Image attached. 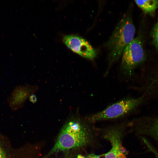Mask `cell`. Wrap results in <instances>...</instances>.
Masks as SVG:
<instances>
[{
    "label": "cell",
    "mask_w": 158,
    "mask_h": 158,
    "mask_svg": "<svg viewBox=\"0 0 158 158\" xmlns=\"http://www.w3.org/2000/svg\"><path fill=\"white\" fill-rule=\"evenodd\" d=\"M97 128L80 121L68 122L64 126L48 155L55 152L87 146H101Z\"/></svg>",
    "instance_id": "obj_1"
},
{
    "label": "cell",
    "mask_w": 158,
    "mask_h": 158,
    "mask_svg": "<svg viewBox=\"0 0 158 158\" xmlns=\"http://www.w3.org/2000/svg\"><path fill=\"white\" fill-rule=\"evenodd\" d=\"M135 28L131 17L125 15L117 24L106 44L109 51L110 67L121 56L126 47L133 40Z\"/></svg>",
    "instance_id": "obj_2"
},
{
    "label": "cell",
    "mask_w": 158,
    "mask_h": 158,
    "mask_svg": "<svg viewBox=\"0 0 158 158\" xmlns=\"http://www.w3.org/2000/svg\"><path fill=\"white\" fill-rule=\"evenodd\" d=\"M130 121H124L103 128H97L99 136L107 140L111 148L107 152L100 155L101 158H127L128 152L124 147V137L129 132Z\"/></svg>",
    "instance_id": "obj_3"
},
{
    "label": "cell",
    "mask_w": 158,
    "mask_h": 158,
    "mask_svg": "<svg viewBox=\"0 0 158 158\" xmlns=\"http://www.w3.org/2000/svg\"><path fill=\"white\" fill-rule=\"evenodd\" d=\"M143 99V97L122 99L102 111L90 115L86 119L89 122L93 124L97 122L123 117L134 110L141 103Z\"/></svg>",
    "instance_id": "obj_4"
},
{
    "label": "cell",
    "mask_w": 158,
    "mask_h": 158,
    "mask_svg": "<svg viewBox=\"0 0 158 158\" xmlns=\"http://www.w3.org/2000/svg\"><path fill=\"white\" fill-rule=\"evenodd\" d=\"M121 68L124 74L130 75L145 58L141 37L138 36L126 47L122 54Z\"/></svg>",
    "instance_id": "obj_5"
},
{
    "label": "cell",
    "mask_w": 158,
    "mask_h": 158,
    "mask_svg": "<svg viewBox=\"0 0 158 158\" xmlns=\"http://www.w3.org/2000/svg\"><path fill=\"white\" fill-rule=\"evenodd\" d=\"M63 40L68 48L84 58L92 60L96 56L95 49L88 42L80 36L66 35L63 37Z\"/></svg>",
    "instance_id": "obj_6"
},
{
    "label": "cell",
    "mask_w": 158,
    "mask_h": 158,
    "mask_svg": "<svg viewBox=\"0 0 158 158\" xmlns=\"http://www.w3.org/2000/svg\"><path fill=\"white\" fill-rule=\"evenodd\" d=\"M129 131L138 136L150 137L158 143V117L147 121L140 119L133 120Z\"/></svg>",
    "instance_id": "obj_7"
},
{
    "label": "cell",
    "mask_w": 158,
    "mask_h": 158,
    "mask_svg": "<svg viewBox=\"0 0 158 158\" xmlns=\"http://www.w3.org/2000/svg\"><path fill=\"white\" fill-rule=\"evenodd\" d=\"M35 87L28 85H18L14 87L7 99V102L13 111L22 108L29 96L35 90Z\"/></svg>",
    "instance_id": "obj_8"
},
{
    "label": "cell",
    "mask_w": 158,
    "mask_h": 158,
    "mask_svg": "<svg viewBox=\"0 0 158 158\" xmlns=\"http://www.w3.org/2000/svg\"><path fill=\"white\" fill-rule=\"evenodd\" d=\"M135 1L146 13L152 14L158 8V0H135Z\"/></svg>",
    "instance_id": "obj_9"
},
{
    "label": "cell",
    "mask_w": 158,
    "mask_h": 158,
    "mask_svg": "<svg viewBox=\"0 0 158 158\" xmlns=\"http://www.w3.org/2000/svg\"><path fill=\"white\" fill-rule=\"evenodd\" d=\"M152 33L153 43L156 49L158 50V18L153 28Z\"/></svg>",
    "instance_id": "obj_10"
},
{
    "label": "cell",
    "mask_w": 158,
    "mask_h": 158,
    "mask_svg": "<svg viewBox=\"0 0 158 158\" xmlns=\"http://www.w3.org/2000/svg\"><path fill=\"white\" fill-rule=\"evenodd\" d=\"M0 158H8L6 152L0 142Z\"/></svg>",
    "instance_id": "obj_11"
},
{
    "label": "cell",
    "mask_w": 158,
    "mask_h": 158,
    "mask_svg": "<svg viewBox=\"0 0 158 158\" xmlns=\"http://www.w3.org/2000/svg\"><path fill=\"white\" fill-rule=\"evenodd\" d=\"M85 156V158H101L99 155H97L94 153L90 154Z\"/></svg>",
    "instance_id": "obj_12"
},
{
    "label": "cell",
    "mask_w": 158,
    "mask_h": 158,
    "mask_svg": "<svg viewBox=\"0 0 158 158\" xmlns=\"http://www.w3.org/2000/svg\"><path fill=\"white\" fill-rule=\"evenodd\" d=\"M30 101L33 103H35L37 101V98L36 96L33 94L31 95L29 97Z\"/></svg>",
    "instance_id": "obj_13"
},
{
    "label": "cell",
    "mask_w": 158,
    "mask_h": 158,
    "mask_svg": "<svg viewBox=\"0 0 158 158\" xmlns=\"http://www.w3.org/2000/svg\"><path fill=\"white\" fill-rule=\"evenodd\" d=\"M148 147L149 150L152 152L155 155V157L157 158H158V153L153 148L152 146L150 145L148 146Z\"/></svg>",
    "instance_id": "obj_14"
},
{
    "label": "cell",
    "mask_w": 158,
    "mask_h": 158,
    "mask_svg": "<svg viewBox=\"0 0 158 158\" xmlns=\"http://www.w3.org/2000/svg\"><path fill=\"white\" fill-rule=\"evenodd\" d=\"M77 158H85V156H83L81 154H78L77 156Z\"/></svg>",
    "instance_id": "obj_15"
},
{
    "label": "cell",
    "mask_w": 158,
    "mask_h": 158,
    "mask_svg": "<svg viewBox=\"0 0 158 158\" xmlns=\"http://www.w3.org/2000/svg\"><path fill=\"white\" fill-rule=\"evenodd\" d=\"M69 158V157H66V158Z\"/></svg>",
    "instance_id": "obj_16"
}]
</instances>
